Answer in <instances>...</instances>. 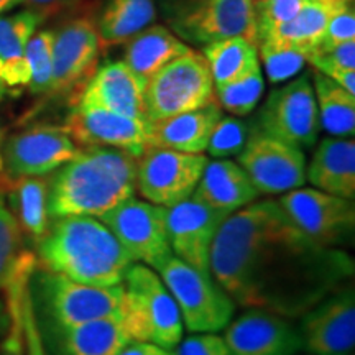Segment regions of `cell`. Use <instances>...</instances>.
I'll return each mask as SVG.
<instances>
[{
    "mask_svg": "<svg viewBox=\"0 0 355 355\" xmlns=\"http://www.w3.org/2000/svg\"><path fill=\"white\" fill-rule=\"evenodd\" d=\"M209 266L234 303L286 319L301 318L354 275L352 257L311 241L278 201H254L222 222Z\"/></svg>",
    "mask_w": 355,
    "mask_h": 355,
    "instance_id": "1",
    "label": "cell"
},
{
    "mask_svg": "<svg viewBox=\"0 0 355 355\" xmlns=\"http://www.w3.org/2000/svg\"><path fill=\"white\" fill-rule=\"evenodd\" d=\"M56 171L48 189L50 219H99L135 194L137 158L123 150L87 146Z\"/></svg>",
    "mask_w": 355,
    "mask_h": 355,
    "instance_id": "2",
    "label": "cell"
},
{
    "mask_svg": "<svg viewBox=\"0 0 355 355\" xmlns=\"http://www.w3.org/2000/svg\"><path fill=\"white\" fill-rule=\"evenodd\" d=\"M43 270L92 286L122 285L133 260L107 225L97 217L53 219L38 241Z\"/></svg>",
    "mask_w": 355,
    "mask_h": 355,
    "instance_id": "3",
    "label": "cell"
},
{
    "mask_svg": "<svg viewBox=\"0 0 355 355\" xmlns=\"http://www.w3.org/2000/svg\"><path fill=\"white\" fill-rule=\"evenodd\" d=\"M121 318L132 340L173 350L183 339L180 308L163 279L144 263H132L125 275Z\"/></svg>",
    "mask_w": 355,
    "mask_h": 355,
    "instance_id": "4",
    "label": "cell"
},
{
    "mask_svg": "<svg viewBox=\"0 0 355 355\" xmlns=\"http://www.w3.org/2000/svg\"><path fill=\"white\" fill-rule=\"evenodd\" d=\"M171 32L193 44L242 37L257 44L254 0H159Z\"/></svg>",
    "mask_w": 355,
    "mask_h": 355,
    "instance_id": "5",
    "label": "cell"
},
{
    "mask_svg": "<svg viewBox=\"0 0 355 355\" xmlns=\"http://www.w3.org/2000/svg\"><path fill=\"white\" fill-rule=\"evenodd\" d=\"M180 308L181 319L191 332H217L229 326L235 303L211 273L168 255L155 266Z\"/></svg>",
    "mask_w": 355,
    "mask_h": 355,
    "instance_id": "6",
    "label": "cell"
},
{
    "mask_svg": "<svg viewBox=\"0 0 355 355\" xmlns=\"http://www.w3.org/2000/svg\"><path fill=\"white\" fill-rule=\"evenodd\" d=\"M144 99L146 122L212 104L214 81L202 53L189 50L157 71L145 84Z\"/></svg>",
    "mask_w": 355,
    "mask_h": 355,
    "instance_id": "7",
    "label": "cell"
},
{
    "mask_svg": "<svg viewBox=\"0 0 355 355\" xmlns=\"http://www.w3.org/2000/svg\"><path fill=\"white\" fill-rule=\"evenodd\" d=\"M252 125L301 150L316 145L321 122L311 74H301L275 89Z\"/></svg>",
    "mask_w": 355,
    "mask_h": 355,
    "instance_id": "8",
    "label": "cell"
},
{
    "mask_svg": "<svg viewBox=\"0 0 355 355\" xmlns=\"http://www.w3.org/2000/svg\"><path fill=\"white\" fill-rule=\"evenodd\" d=\"M38 295L58 329L121 314L123 285L92 286L48 270L37 277Z\"/></svg>",
    "mask_w": 355,
    "mask_h": 355,
    "instance_id": "9",
    "label": "cell"
},
{
    "mask_svg": "<svg viewBox=\"0 0 355 355\" xmlns=\"http://www.w3.org/2000/svg\"><path fill=\"white\" fill-rule=\"evenodd\" d=\"M209 158L204 153H183L146 146L137 157L135 189L157 206L171 207L193 196Z\"/></svg>",
    "mask_w": 355,
    "mask_h": 355,
    "instance_id": "10",
    "label": "cell"
},
{
    "mask_svg": "<svg viewBox=\"0 0 355 355\" xmlns=\"http://www.w3.org/2000/svg\"><path fill=\"white\" fill-rule=\"evenodd\" d=\"M278 204L293 224L311 241L334 248L352 242L355 232L354 199L301 186L288 191L278 199Z\"/></svg>",
    "mask_w": 355,
    "mask_h": 355,
    "instance_id": "11",
    "label": "cell"
},
{
    "mask_svg": "<svg viewBox=\"0 0 355 355\" xmlns=\"http://www.w3.org/2000/svg\"><path fill=\"white\" fill-rule=\"evenodd\" d=\"M259 194H282L306 183V155L301 148L266 135L250 123V133L237 155Z\"/></svg>",
    "mask_w": 355,
    "mask_h": 355,
    "instance_id": "12",
    "label": "cell"
},
{
    "mask_svg": "<svg viewBox=\"0 0 355 355\" xmlns=\"http://www.w3.org/2000/svg\"><path fill=\"white\" fill-rule=\"evenodd\" d=\"M133 261L155 268L171 255L166 232V207L128 198L99 217Z\"/></svg>",
    "mask_w": 355,
    "mask_h": 355,
    "instance_id": "13",
    "label": "cell"
},
{
    "mask_svg": "<svg viewBox=\"0 0 355 355\" xmlns=\"http://www.w3.org/2000/svg\"><path fill=\"white\" fill-rule=\"evenodd\" d=\"M81 148L64 127L35 125L2 144V171L7 176H44L71 162Z\"/></svg>",
    "mask_w": 355,
    "mask_h": 355,
    "instance_id": "14",
    "label": "cell"
},
{
    "mask_svg": "<svg viewBox=\"0 0 355 355\" xmlns=\"http://www.w3.org/2000/svg\"><path fill=\"white\" fill-rule=\"evenodd\" d=\"M300 336L311 355H354L355 295L354 288L340 286L304 313Z\"/></svg>",
    "mask_w": 355,
    "mask_h": 355,
    "instance_id": "15",
    "label": "cell"
},
{
    "mask_svg": "<svg viewBox=\"0 0 355 355\" xmlns=\"http://www.w3.org/2000/svg\"><path fill=\"white\" fill-rule=\"evenodd\" d=\"M229 214L216 211L198 199L166 207V232L173 255L199 270L211 273V247L217 230Z\"/></svg>",
    "mask_w": 355,
    "mask_h": 355,
    "instance_id": "16",
    "label": "cell"
},
{
    "mask_svg": "<svg viewBox=\"0 0 355 355\" xmlns=\"http://www.w3.org/2000/svg\"><path fill=\"white\" fill-rule=\"evenodd\" d=\"M101 48L96 21L89 17L69 20L55 32L51 94H64L87 81L96 69Z\"/></svg>",
    "mask_w": 355,
    "mask_h": 355,
    "instance_id": "17",
    "label": "cell"
},
{
    "mask_svg": "<svg viewBox=\"0 0 355 355\" xmlns=\"http://www.w3.org/2000/svg\"><path fill=\"white\" fill-rule=\"evenodd\" d=\"M64 128L79 148L109 146L123 150L137 158L148 145L146 121L99 107L74 104L66 119Z\"/></svg>",
    "mask_w": 355,
    "mask_h": 355,
    "instance_id": "18",
    "label": "cell"
},
{
    "mask_svg": "<svg viewBox=\"0 0 355 355\" xmlns=\"http://www.w3.org/2000/svg\"><path fill=\"white\" fill-rule=\"evenodd\" d=\"M232 355H296L303 349L300 331L286 318L252 308L225 329Z\"/></svg>",
    "mask_w": 355,
    "mask_h": 355,
    "instance_id": "19",
    "label": "cell"
},
{
    "mask_svg": "<svg viewBox=\"0 0 355 355\" xmlns=\"http://www.w3.org/2000/svg\"><path fill=\"white\" fill-rule=\"evenodd\" d=\"M145 83L123 61H109L92 73L76 97V105L99 107L145 121Z\"/></svg>",
    "mask_w": 355,
    "mask_h": 355,
    "instance_id": "20",
    "label": "cell"
},
{
    "mask_svg": "<svg viewBox=\"0 0 355 355\" xmlns=\"http://www.w3.org/2000/svg\"><path fill=\"white\" fill-rule=\"evenodd\" d=\"M222 115L224 110L214 101L206 107L146 122V140L150 146L170 148L183 153H204L209 144L211 133Z\"/></svg>",
    "mask_w": 355,
    "mask_h": 355,
    "instance_id": "21",
    "label": "cell"
},
{
    "mask_svg": "<svg viewBox=\"0 0 355 355\" xmlns=\"http://www.w3.org/2000/svg\"><path fill=\"white\" fill-rule=\"evenodd\" d=\"M42 21L43 17L30 8L0 17V99L28 86L26 44Z\"/></svg>",
    "mask_w": 355,
    "mask_h": 355,
    "instance_id": "22",
    "label": "cell"
},
{
    "mask_svg": "<svg viewBox=\"0 0 355 355\" xmlns=\"http://www.w3.org/2000/svg\"><path fill=\"white\" fill-rule=\"evenodd\" d=\"M259 196V191L239 163L216 158L214 162H207L191 198L230 216L257 201Z\"/></svg>",
    "mask_w": 355,
    "mask_h": 355,
    "instance_id": "23",
    "label": "cell"
},
{
    "mask_svg": "<svg viewBox=\"0 0 355 355\" xmlns=\"http://www.w3.org/2000/svg\"><path fill=\"white\" fill-rule=\"evenodd\" d=\"M306 180L319 191L345 199L355 198L354 139L327 137L318 145L306 166Z\"/></svg>",
    "mask_w": 355,
    "mask_h": 355,
    "instance_id": "24",
    "label": "cell"
},
{
    "mask_svg": "<svg viewBox=\"0 0 355 355\" xmlns=\"http://www.w3.org/2000/svg\"><path fill=\"white\" fill-rule=\"evenodd\" d=\"M189 50L170 28L150 25L125 43L122 61L146 84L157 71Z\"/></svg>",
    "mask_w": 355,
    "mask_h": 355,
    "instance_id": "25",
    "label": "cell"
},
{
    "mask_svg": "<svg viewBox=\"0 0 355 355\" xmlns=\"http://www.w3.org/2000/svg\"><path fill=\"white\" fill-rule=\"evenodd\" d=\"M2 188L8 193L10 211L26 235L40 241L50 227L48 189L50 181L44 176H7Z\"/></svg>",
    "mask_w": 355,
    "mask_h": 355,
    "instance_id": "26",
    "label": "cell"
},
{
    "mask_svg": "<svg viewBox=\"0 0 355 355\" xmlns=\"http://www.w3.org/2000/svg\"><path fill=\"white\" fill-rule=\"evenodd\" d=\"M157 19L155 0H107L102 7L96 30L101 46L125 44Z\"/></svg>",
    "mask_w": 355,
    "mask_h": 355,
    "instance_id": "27",
    "label": "cell"
},
{
    "mask_svg": "<svg viewBox=\"0 0 355 355\" xmlns=\"http://www.w3.org/2000/svg\"><path fill=\"white\" fill-rule=\"evenodd\" d=\"M61 332L68 355H119L133 343L121 314L92 319Z\"/></svg>",
    "mask_w": 355,
    "mask_h": 355,
    "instance_id": "28",
    "label": "cell"
},
{
    "mask_svg": "<svg viewBox=\"0 0 355 355\" xmlns=\"http://www.w3.org/2000/svg\"><path fill=\"white\" fill-rule=\"evenodd\" d=\"M311 83L321 127L337 139H354L355 94H350L347 89L316 69L311 73Z\"/></svg>",
    "mask_w": 355,
    "mask_h": 355,
    "instance_id": "29",
    "label": "cell"
},
{
    "mask_svg": "<svg viewBox=\"0 0 355 355\" xmlns=\"http://www.w3.org/2000/svg\"><path fill=\"white\" fill-rule=\"evenodd\" d=\"M332 12H336L334 8L322 6L318 0L308 3L291 20L279 25L272 33L261 38L259 43H272L278 46L293 48V50H298L306 55V60H308L311 53L318 48L319 40L326 30Z\"/></svg>",
    "mask_w": 355,
    "mask_h": 355,
    "instance_id": "30",
    "label": "cell"
},
{
    "mask_svg": "<svg viewBox=\"0 0 355 355\" xmlns=\"http://www.w3.org/2000/svg\"><path fill=\"white\" fill-rule=\"evenodd\" d=\"M202 55L209 64L214 87L232 83L260 68L257 44L242 37L224 38L204 44Z\"/></svg>",
    "mask_w": 355,
    "mask_h": 355,
    "instance_id": "31",
    "label": "cell"
},
{
    "mask_svg": "<svg viewBox=\"0 0 355 355\" xmlns=\"http://www.w3.org/2000/svg\"><path fill=\"white\" fill-rule=\"evenodd\" d=\"M214 91L216 101L222 110H227L235 117H243V115L254 112L260 97L263 96V74L260 68H257L232 83L214 87Z\"/></svg>",
    "mask_w": 355,
    "mask_h": 355,
    "instance_id": "32",
    "label": "cell"
},
{
    "mask_svg": "<svg viewBox=\"0 0 355 355\" xmlns=\"http://www.w3.org/2000/svg\"><path fill=\"white\" fill-rule=\"evenodd\" d=\"M53 30L35 32L26 44V66H28V87L32 94L50 92L53 76Z\"/></svg>",
    "mask_w": 355,
    "mask_h": 355,
    "instance_id": "33",
    "label": "cell"
},
{
    "mask_svg": "<svg viewBox=\"0 0 355 355\" xmlns=\"http://www.w3.org/2000/svg\"><path fill=\"white\" fill-rule=\"evenodd\" d=\"M21 255V229L0 191V291L7 285Z\"/></svg>",
    "mask_w": 355,
    "mask_h": 355,
    "instance_id": "34",
    "label": "cell"
},
{
    "mask_svg": "<svg viewBox=\"0 0 355 355\" xmlns=\"http://www.w3.org/2000/svg\"><path fill=\"white\" fill-rule=\"evenodd\" d=\"M257 50H259V56L263 61L266 76L273 84L285 83L288 79L295 78L303 69V66L308 63L306 55L288 46L259 43Z\"/></svg>",
    "mask_w": 355,
    "mask_h": 355,
    "instance_id": "35",
    "label": "cell"
},
{
    "mask_svg": "<svg viewBox=\"0 0 355 355\" xmlns=\"http://www.w3.org/2000/svg\"><path fill=\"white\" fill-rule=\"evenodd\" d=\"M250 133V123L235 115H222L211 133L207 152L214 158L235 157L242 152Z\"/></svg>",
    "mask_w": 355,
    "mask_h": 355,
    "instance_id": "36",
    "label": "cell"
},
{
    "mask_svg": "<svg viewBox=\"0 0 355 355\" xmlns=\"http://www.w3.org/2000/svg\"><path fill=\"white\" fill-rule=\"evenodd\" d=\"M313 2L316 0H255L257 43L268 33H272L275 28H278L279 25L291 20L301 8Z\"/></svg>",
    "mask_w": 355,
    "mask_h": 355,
    "instance_id": "37",
    "label": "cell"
},
{
    "mask_svg": "<svg viewBox=\"0 0 355 355\" xmlns=\"http://www.w3.org/2000/svg\"><path fill=\"white\" fill-rule=\"evenodd\" d=\"M352 40H355V12L354 3H350V6L340 7L336 12H332L329 21L326 25V30H324L322 37L319 40L318 48L313 53L327 51L337 46V44L352 42Z\"/></svg>",
    "mask_w": 355,
    "mask_h": 355,
    "instance_id": "38",
    "label": "cell"
},
{
    "mask_svg": "<svg viewBox=\"0 0 355 355\" xmlns=\"http://www.w3.org/2000/svg\"><path fill=\"white\" fill-rule=\"evenodd\" d=\"M21 340H24L25 355H46L30 288L26 290L24 304H21Z\"/></svg>",
    "mask_w": 355,
    "mask_h": 355,
    "instance_id": "39",
    "label": "cell"
},
{
    "mask_svg": "<svg viewBox=\"0 0 355 355\" xmlns=\"http://www.w3.org/2000/svg\"><path fill=\"white\" fill-rule=\"evenodd\" d=\"M175 355H232L224 337L214 332H199L181 340Z\"/></svg>",
    "mask_w": 355,
    "mask_h": 355,
    "instance_id": "40",
    "label": "cell"
},
{
    "mask_svg": "<svg viewBox=\"0 0 355 355\" xmlns=\"http://www.w3.org/2000/svg\"><path fill=\"white\" fill-rule=\"evenodd\" d=\"M119 355H175L173 350L163 349L153 343H144V340H133L121 350Z\"/></svg>",
    "mask_w": 355,
    "mask_h": 355,
    "instance_id": "41",
    "label": "cell"
},
{
    "mask_svg": "<svg viewBox=\"0 0 355 355\" xmlns=\"http://www.w3.org/2000/svg\"><path fill=\"white\" fill-rule=\"evenodd\" d=\"M76 0H21V3L30 8V10L37 12L38 15L43 17L48 15V13H55L61 8L71 6Z\"/></svg>",
    "mask_w": 355,
    "mask_h": 355,
    "instance_id": "42",
    "label": "cell"
},
{
    "mask_svg": "<svg viewBox=\"0 0 355 355\" xmlns=\"http://www.w3.org/2000/svg\"><path fill=\"white\" fill-rule=\"evenodd\" d=\"M318 2H321L322 6H327L329 8H334V10H337V8L354 3V0H318Z\"/></svg>",
    "mask_w": 355,
    "mask_h": 355,
    "instance_id": "43",
    "label": "cell"
},
{
    "mask_svg": "<svg viewBox=\"0 0 355 355\" xmlns=\"http://www.w3.org/2000/svg\"><path fill=\"white\" fill-rule=\"evenodd\" d=\"M19 6H21V0H0V13L12 10Z\"/></svg>",
    "mask_w": 355,
    "mask_h": 355,
    "instance_id": "44",
    "label": "cell"
},
{
    "mask_svg": "<svg viewBox=\"0 0 355 355\" xmlns=\"http://www.w3.org/2000/svg\"><path fill=\"white\" fill-rule=\"evenodd\" d=\"M21 350H17V349H12V347H7L6 345V350H3L2 355H20Z\"/></svg>",
    "mask_w": 355,
    "mask_h": 355,
    "instance_id": "45",
    "label": "cell"
},
{
    "mask_svg": "<svg viewBox=\"0 0 355 355\" xmlns=\"http://www.w3.org/2000/svg\"><path fill=\"white\" fill-rule=\"evenodd\" d=\"M0 150H2V130H0ZM0 171H2V155H0Z\"/></svg>",
    "mask_w": 355,
    "mask_h": 355,
    "instance_id": "46",
    "label": "cell"
},
{
    "mask_svg": "<svg viewBox=\"0 0 355 355\" xmlns=\"http://www.w3.org/2000/svg\"><path fill=\"white\" fill-rule=\"evenodd\" d=\"M254 2H255V0H254Z\"/></svg>",
    "mask_w": 355,
    "mask_h": 355,
    "instance_id": "47",
    "label": "cell"
}]
</instances>
